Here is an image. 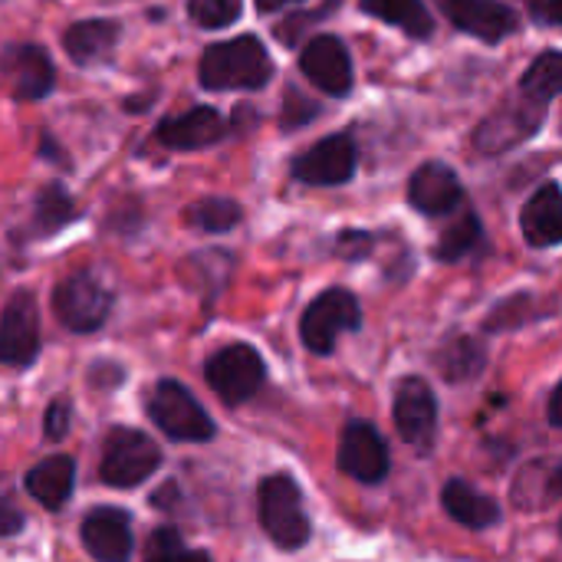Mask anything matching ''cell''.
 I'll return each instance as SVG.
<instances>
[{
    "label": "cell",
    "instance_id": "6da1fadb",
    "mask_svg": "<svg viewBox=\"0 0 562 562\" xmlns=\"http://www.w3.org/2000/svg\"><path fill=\"white\" fill-rule=\"evenodd\" d=\"M273 76L277 66L254 33L211 43L198 63V79L207 92H257L267 89Z\"/></svg>",
    "mask_w": 562,
    "mask_h": 562
},
{
    "label": "cell",
    "instance_id": "7a4b0ae2",
    "mask_svg": "<svg viewBox=\"0 0 562 562\" xmlns=\"http://www.w3.org/2000/svg\"><path fill=\"white\" fill-rule=\"evenodd\" d=\"M547 115H550V105L547 102H537V99L517 92L514 99L501 102L487 119L477 122L471 142L487 158L507 155V151L520 148L524 142L537 138L540 128L547 125Z\"/></svg>",
    "mask_w": 562,
    "mask_h": 562
},
{
    "label": "cell",
    "instance_id": "3957f363",
    "mask_svg": "<svg viewBox=\"0 0 562 562\" xmlns=\"http://www.w3.org/2000/svg\"><path fill=\"white\" fill-rule=\"evenodd\" d=\"M260 527L280 550H300L310 540V517L303 507V494L290 474H270L260 481Z\"/></svg>",
    "mask_w": 562,
    "mask_h": 562
},
{
    "label": "cell",
    "instance_id": "277c9868",
    "mask_svg": "<svg viewBox=\"0 0 562 562\" xmlns=\"http://www.w3.org/2000/svg\"><path fill=\"white\" fill-rule=\"evenodd\" d=\"M148 418L155 422V428L161 435H168L171 441H184V445H201L214 438V422L211 415L198 405V398L175 379H161L151 395H148Z\"/></svg>",
    "mask_w": 562,
    "mask_h": 562
},
{
    "label": "cell",
    "instance_id": "5b68a950",
    "mask_svg": "<svg viewBox=\"0 0 562 562\" xmlns=\"http://www.w3.org/2000/svg\"><path fill=\"white\" fill-rule=\"evenodd\" d=\"M161 468V448L138 428H115L105 438L99 477L109 487L132 491Z\"/></svg>",
    "mask_w": 562,
    "mask_h": 562
},
{
    "label": "cell",
    "instance_id": "8992f818",
    "mask_svg": "<svg viewBox=\"0 0 562 562\" xmlns=\"http://www.w3.org/2000/svg\"><path fill=\"white\" fill-rule=\"evenodd\" d=\"M362 329V306L356 300V293L342 290V286H333V290H323L303 313L300 319V336H303V346L313 352V356H329L339 342V336L346 333H356Z\"/></svg>",
    "mask_w": 562,
    "mask_h": 562
},
{
    "label": "cell",
    "instance_id": "52a82bcc",
    "mask_svg": "<svg viewBox=\"0 0 562 562\" xmlns=\"http://www.w3.org/2000/svg\"><path fill=\"white\" fill-rule=\"evenodd\" d=\"M204 379H207L211 392H214L224 405L237 408V405L250 402V398L263 389V382H267V366H263V356H260L254 346H247V342H231V346L217 349V352L207 359Z\"/></svg>",
    "mask_w": 562,
    "mask_h": 562
},
{
    "label": "cell",
    "instance_id": "ba28073f",
    "mask_svg": "<svg viewBox=\"0 0 562 562\" xmlns=\"http://www.w3.org/2000/svg\"><path fill=\"white\" fill-rule=\"evenodd\" d=\"M112 290L92 273V270H76L53 290V313L69 333H95L105 326L112 313Z\"/></svg>",
    "mask_w": 562,
    "mask_h": 562
},
{
    "label": "cell",
    "instance_id": "9c48e42d",
    "mask_svg": "<svg viewBox=\"0 0 562 562\" xmlns=\"http://www.w3.org/2000/svg\"><path fill=\"white\" fill-rule=\"evenodd\" d=\"M356 171H359V145H356L352 128L319 138L290 165L293 181L306 188H339V184H349Z\"/></svg>",
    "mask_w": 562,
    "mask_h": 562
},
{
    "label": "cell",
    "instance_id": "30bf717a",
    "mask_svg": "<svg viewBox=\"0 0 562 562\" xmlns=\"http://www.w3.org/2000/svg\"><path fill=\"white\" fill-rule=\"evenodd\" d=\"M0 79L13 102H40L56 89V66L36 43H13L0 49Z\"/></svg>",
    "mask_w": 562,
    "mask_h": 562
},
{
    "label": "cell",
    "instance_id": "8fae6325",
    "mask_svg": "<svg viewBox=\"0 0 562 562\" xmlns=\"http://www.w3.org/2000/svg\"><path fill=\"white\" fill-rule=\"evenodd\" d=\"M300 72L333 99H346L356 86V66L349 46L333 33H319L300 49Z\"/></svg>",
    "mask_w": 562,
    "mask_h": 562
},
{
    "label": "cell",
    "instance_id": "7c38bea8",
    "mask_svg": "<svg viewBox=\"0 0 562 562\" xmlns=\"http://www.w3.org/2000/svg\"><path fill=\"white\" fill-rule=\"evenodd\" d=\"M40 356V306L30 290H16L0 313V366L26 369Z\"/></svg>",
    "mask_w": 562,
    "mask_h": 562
},
{
    "label": "cell",
    "instance_id": "4fadbf2b",
    "mask_svg": "<svg viewBox=\"0 0 562 562\" xmlns=\"http://www.w3.org/2000/svg\"><path fill=\"white\" fill-rule=\"evenodd\" d=\"M389 445L372 422H349L339 438V471L359 484H382L389 477Z\"/></svg>",
    "mask_w": 562,
    "mask_h": 562
},
{
    "label": "cell",
    "instance_id": "5bb4252c",
    "mask_svg": "<svg viewBox=\"0 0 562 562\" xmlns=\"http://www.w3.org/2000/svg\"><path fill=\"white\" fill-rule=\"evenodd\" d=\"M435 3L451 20L454 30L491 46L504 43L520 30V13L501 0H435Z\"/></svg>",
    "mask_w": 562,
    "mask_h": 562
},
{
    "label": "cell",
    "instance_id": "9a60e30c",
    "mask_svg": "<svg viewBox=\"0 0 562 562\" xmlns=\"http://www.w3.org/2000/svg\"><path fill=\"white\" fill-rule=\"evenodd\" d=\"M227 138V119L211 105H194L155 125V142L168 151H201Z\"/></svg>",
    "mask_w": 562,
    "mask_h": 562
},
{
    "label": "cell",
    "instance_id": "2e32d148",
    "mask_svg": "<svg viewBox=\"0 0 562 562\" xmlns=\"http://www.w3.org/2000/svg\"><path fill=\"white\" fill-rule=\"evenodd\" d=\"M395 428L398 435L415 445V448H428L435 441V425H438V398L431 392V385L418 375L402 379L395 389Z\"/></svg>",
    "mask_w": 562,
    "mask_h": 562
},
{
    "label": "cell",
    "instance_id": "e0dca14e",
    "mask_svg": "<svg viewBox=\"0 0 562 562\" xmlns=\"http://www.w3.org/2000/svg\"><path fill=\"white\" fill-rule=\"evenodd\" d=\"M461 201H464V184L448 161H425L408 178V204L425 217L454 214Z\"/></svg>",
    "mask_w": 562,
    "mask_h": 562
},
{
    "label": "cell",
    "instance_id": "ac0fdd59",
    "mask_svg": "<svg viewBox=\"0 0 562 562\" xmlns=\"http://www.w3.org/2000/svg\"><path fill=\"white\" fill-rule=\"evenodd\" d=\"M82 547L95 562H128L135 553L132 517L119 507H95L82 520Z\"/></svg>",
    "mask_w": 562,
    "mask_h": 562
},
{
    "label": "cell",
    "instance_id": "d6986e66",
    "mask_svg": "<svg viewBox=\"0 0 562 562\" xmlns=\"http://www.w3.org/2000/svg\"><path fill=\"white\" fill-rule=\"evenodd\" d=\"M122 40V23L109 16H92V20H76L63 33V49L76 66H99L109 63L115 46Z\"/></svg>",
    "mask_w": 562,
    "mask_h": 562
},
{
    "label": "cell",
    "instance_id": "ffe728a7",
    "mask_svg": "<svg viewBox=\"0 0 562 562\" xmlns=\"http://www.w3.org/2000/svg\"><path fill=\"white\" fill-rule=\"evenodd\" d=\"M524 240L537 250L560 247L562 240V191L557 181L540 184L520 211Z\"/></svg>",
    "mask_w": 562,
    "mask_h": 562
},
{
    "label": "cell",
    "instance_id": "44dd1931",
    "mask_svg": "<svg viewBox=\"0 0 562 562\" xmlns=\"http://www.w3.org/2000/svg\"><path fill=\"white\" fill-rule=\"evenodd\" d=\"M72 484H76V464L66 454H53L40 461L26 474V494L46 510H59L72 497Z\"/></svg>",
    "mask_w": 562,
    "mask_h": 562
},
{
    "label": "cell",
    "instance_id": "7402d4cb",
    "mask_svg": "<svg viewBox=\"0 0 562 562\" xmlns=\"http://www.w3.org/2000/svg\"><path fill=\"white\" fill-rule=\"evenodd\" d=\"M441 504L451 514V520H458L468 530H487L504 517L501 504L494 497L474 491L468 481H448L445 491H441Z\"/></svg>",
    "mask_w": 562,
    "mask_h": 562
},
{
    "label": "cell",
    "instance_id": "603a6c76",
    "mask_svg": "<svg viewBox=\"0 0 562 562\" xmlns=\"http://www.w3.org/2000/svg\"><path fill=\"white\" fill-rule=\"evenodd\" d=\"M79 217L76 201L69 194V188L63 181H49L36 191L33 198V217H30V234L36 240H46L53 234H59L63 227H69Z\"/></svg>",
    "mask_w": 562,
    "mask_h": 562
},
{
    "label": "cell",
    "instance_id": "cb8c5ba5",
    "mask_svg": "<svg viewBox=\"0 0 562 562\" xmlns=\"http://www.w3.org/2000/svg\"><path fill=\"white\" fill-rule=\"evenodd\" d=\"M359 10L382 23H392L412 40L435 36V16L425 0H359Z\"/></svg>",
    "mask_w": 562,
    "mask_h": 562
},
{
    "label": "cell",
    "instance_id": "d4e9b609",
    "mask_svg": "<svg viewBox=\"0 0 562 562\" xmlns=\"http://www.w3.org/2000/svg\"><path fill=\"white\" fill-rule=\"evenodd\" d=\"M487 356L477 339L471 336H454L438 349V369L448 382H471L484 372Z\"/></svg>",
    "mask_w": 562,
    "mask_h": 562
},
{
    "label": "cell",
    "instance_id": "484cf974",
    "mask_svg": "<svg viewBox=\"0 0 562 562\" xmlns=\"http://www.w3.org/2000/svg\"><path fill=\"white\" fill-rule=\"evenodd\" d=\"M517 92H524V95H530V99H537V102L553 105L557 95L562 92V49H557V46L543 49V53L527 66V72L520 76Z\"/></svg>",
    "mask_w": 562,
    "mask_h": 562
},
{
    "label": "cell",
    "instance_id": "4316f807",
    "mask_svg": "<svg viewBox=\"0 0 562 562\" xmlns=\"http://www.w3.org/2000/svg\"><path fill=\"white\" fill-rule=\"evenodd\" d=\"M484 240V224L474 211H464L454 224H448L441 231V240L435 247V257L441 263H458L464 257H471L477 250V244Z\"/></svg>",
    "mask_w": 562,
    "mask_h": 562
},
{
    "label": "cell",
    "instance_id": "83f0119b",
    "mask_svg": "<svg viewBox=\"0 0 562 562\" xmlns=\"http://www.w3.org/2000/svg\"><path fill=\"white\" fill-rule=\"evenodd\" d=\"M184 221L204 234H227L244 221V207L234 198H201L184 211Z\"/></svg>",
    "mask_w": 562,
    "mask_h": 562
},
{
    "label": "cell",
    "instance_id": "f1b7e54d",
    "mask_svg": "<svg viewBox=\"0 0 562 562\" xmlns=\"http://www.w3.org/2000/svg\"><path fill=\"white\" fill-rule=\"evenodd\" d=\"M244 13V0H188V16L201 30L234 26Z\"/></svg>",
    "mask_w": 562,
    "mask_h": 562
},
{
    "label": "cell",
    "instance_id": "f546056e",
    "mask_svg": "<svg viewBox=\"0 0 562 562\" xmlns=\"http://www.w3.org/2000/svg\"><path fill=\"white\" fill-rule=\"evenodd\" d=\"M145 562H211V557L201 550H188L178 530H155L145 550Z\"/></svg>",
    "mask_w": 562,
    "mask_h": 562
},
{
    "label": "cell",
    "instance_id": "4dcf8cb0",
    "mask_svg": "<svg viewBox=\"0 0 562 562\" xmlns=\"http://www.w3.org/2000/svg\"><path fill=\"white\" fill-rule=\"evenodd\" d=\"M319 112H323V105H319L316 99H310L306 92H300L296 86H290L286 95H283V105H280V128H283V132L303 128V125H310Z\"/></svg>",
    "mask_w": 562,
    "mask_h": 562
},
{
    "label": "cell",
    "instance_id": "1f68e13d",
    "mask_svg": "<svg viewBox=\"0 0 562 562\" xmlns=\"http://www.w3.org/2000/svg\"><path fill=\"white\" fill-rule=\"evenodd\" d=\"M372 244H375V234H366V231H342L336 247H339L342 257L359 260V257H366V254L372 250Z\"/></svg>",
    "mask_w": 562,
    "mask_h": 562
},
{
    "label": "cell",
    "instance_id": "d6a6232c",
    "mask_svg": "<svg viewBox=\"0 0 562 562\" xmlns=\"http://www.w3.org/2000/svg\"><path fill=\"white\" fill-rule=\"evenodd\" d=\"M23 530V510L0 491V537H13Z\"/></svg>",
    "mask_w": 562,
    "mask_h": 562
},
{
    "label": "cell",
    "instance_id": "836d02e7",
    "mask_svg": "<svg viewBox=\"0 0 562 562\" xmlns=\"http://www.w3.org/2000/svg\"><path fill=\"white\" fill-rule=\"evenodd\" d=\"M69 431V402H53L46 412V438L59 441Z\"/></svg>",
    "mask_w": 562,
    "mask_h": 562
},
{
    "label": "cell",
    "instance_id": "e575fe53",
    "mask_svg": "<svg viewBox=\"0 0 562 562\" xmlns=\"http://www.w3.org/2000/svg\"><path fill=\"white\" fill-rule=\"evenodd\" d=\"M533 20L543 26H560L562 23V0H533L530 7Z\"/></svg>",
    "mask_w": 562,
    "mask_h": 562
},
{
    "label": "cell",
    "instance_id": "d590c367",
    "mask_svg": "<svg viewBox=\"0 0 562 562\" xmlns=\"http://www.w3.org/2000/svg\"><path fill=\"white\" fill-rule=\"evenodd\" d=\"M40 158H46V161H53V165H63L66 155H63V148L53 142V135H43V138H40Z\"/></svg>",
    "mask_w": 562,
    "mask_h": 562
},
{
    "label": "cell",
    "instance_id": "8d00e7d4",
    "mask_svg": "<svg viewBox=\"0 0 562 562\" xmlns=\"http://www.w3.org/2000/svg\"><path fill=\"white\" fill-rule=\"evenodd\" d=\"M296 3H306V0H257V10H260V13H277V10L296 7Z\"/></svg>",
    "mask_w": 562,
    "mask_h": 562
},
{
    "label": "cell",
    "instance_id": "74e56055",
    "mask_svg": "<svg viewBox=\"0 0 562 562\" xmlns=\"http://www.w3.org/2000/svg\"><path fill=\"white\" fill-rule=\"evenodd\" d=\"M550 425H553V428H560L562 425L560 422V385L550 392Z\"/></svg>",
    "mask_w": 562,
    "mask_h": 562
}]
</instances>
